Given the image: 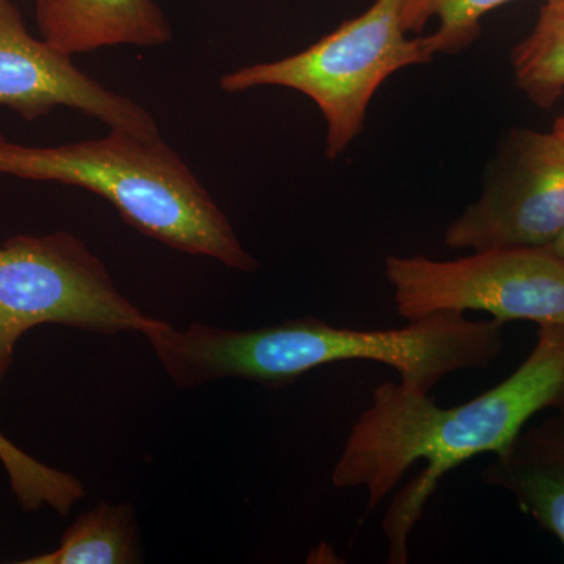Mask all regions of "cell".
I'll return each instance as SVG.
<instances>
[{
	"label": "cell",
	"mask_w": 564,
	"mask_h": 564,
	"mask_svg": "<svg viewBox=\"0 0 564 564\" xmlns=\"http://www.w3.org/2000/svg\"><path fill=\"white\" fill-rule=\"evenodd\" d=\"M554 408L564 415V326L543 325L529 358L507 380L458 406L402 383L375 389L333 469L337 489L362 488L373 511L415 463L425 462L384 516L389 563L408 562V538L445 474L477 455H502L527 422Z\"/></svg>",
	"instance_id": "1"
},
{
	"label": "cell",
	"mask_w": 564,
	"mask_h": 564,
	"mask_svg": "<svg viewBox=\"0 0 564 564\" xmlns=\"http://www.w3.org/2000/svg\"><path fill=\"white\" fill-rule=\"evenodd\" d=\"M503 325L437 313L397 329L366 332L295 318L242 332L206 323L180 329L154 318L143 336L177 388L221 378L284 388L328 364L373 361L392 367L406 388L430 393L447 375L496 361L503 350Z\"/></svg>",
	"instance_id": "2"
},
{
	"label": "cell",
	"mask_w": 564,
	"mask_h": 564,
	"mask_svg": "<svg viewBox=\"0 0 564 564\" xmlns=\"http://www.w3.org/2000/svg\"><path fill=\"white\" fill-rule=\"evenodd\" d=\"M0 176L57 182L107 199L133 229L239 272L258 262L191 166L159 139L110 129L101 139L28 147L0 132Z\"/></svg>",
	"instance_id": "3"
},
{
	"label": "cell",
	"mask_w": 564,
	"mask_h": 564,
	"mask_svg": "<svg viewBox=\"0 0 564 564\" xmlns=\"http://www.w3.org/2000/svg\"><path fill=\"white\" fill-rule=\"evenodd\" d=\"M402 0H375L366 13L344 22L313 46L281 61L225 74L226 93L282 87L303 93L326 122V158L339 159L362 132L370 101L397 70L433 61L422 39H408Z\"/></svg>",
	"instance_id": "4"
},
{
	"label": "cell",
	"mask_w": 564,
	"mask_h": 564,
	"mask_svg": "<svg viewBox=\"0 0 564 564\" xmlns=\"http://www.w3.org/2000/svg\"><path fill=\"white\" fill-rule=\"evenodd\" d=\"M154 321L129 302L101 259L73 234L14 236L0 247V384L14 348L40 325L144 334Z\"/></svg>",
	"instance_id": "5"
},
{
	"label": "cell",
	"mask_w": 564,
	"mask_h": 564,
	"mask_svg": "<svg viewBox=\"0 0 564 564\" xmlns=\"http://www.w3.org/2000/svg\"><path fill=\"white\" fill-rule=\"evenodd\" d=\"M386 276L408 322L480 311L503 323L564 326V261L547 248H494L456 261L389 256Z\"/></svg>",
	"instance_id": "6"
},
{
	"label": "cell",
	"mask_w": 564,
	"mask_h": 564,
	"mask_svg": "<svg viewBox=\"0 0 564 564\" xmlns=\"http://www.w3.org/2000/svg\"><path fill=\"white\" fill-rule=\"evenodd\" d=\"M564 231V140L518 129L486 181L484 195L445 231L452 250L549 248Z\"/></svg>",
	"instance_id": "7"
},
{
	"label": "cell",
	"mask_w": 564,
	"mask_h": 564,
	"mask_svg": "<svg viewBox=\"0 0 564 564\" xmlns=\"http://www.w3.org/2000/svg\"><path fill=\"white\" fill-rule=\"evenodd\" d=\"M70 57L32 36L13 0H0V107L17 111L25 121L68 107L109 129L144 139L161 137L150 111L104 87L77 68Z\"/></svg>",
	"instance_id": "8"
},
{
	"label": "cell",
	"mask_w": 564,
	"mask_h": 564,
	"mask_svg": "<svg viewBox=\"0 0 564 564\" xmlns=\"http://www.w3.org/2000/svg\"><path fill=\"white\" fill-rule=\"evenodd\" d=\"M41 39L66 54L162 46L172 24L154 0H35Z\"/></svg>",
	"instance_id": "9"
},
{
	"label": "cell",
	"mask_w": 564,
	"mask_h": 564,
	"mask_svg": "<svg viewBox=\"0 0 564 564\" xmlns=\"http://www.w3.org/2000/svg\"><path fill=\"white\" fill-rule=\"evenodd\" d=\"M481 477L486 485L510 492L564 547V415L522 430Z\"/></svg>",
	"instance_id": "10"
},
{
	"label": "cell",
	"mask_w": 564,
	"mask_h": 564,
	"mask_svg": "<svg viewBox=\"0 0 564 564\" xmlns=\"http://www.w3.org/2000/svg\"><path fill=\"white\" fill-rule=\"evenodd\" d=\"M140 562L139 525L129 505L101 502L85 511L61 544L22 564H129Z\"/></svg>",
	"instance_id": "11"
},
{
	"label": "cell",
	"mask_w": 564,
	"mask_h": 564,
	"mask_svg": "<svg viewBox=\"0 0 564 564\" xmlns=\"http://www.w3.org/2000/svg\"><path fill=\"white\" fill-rule=\"evenodd\" d=\"M514 80L527 98L551 109L564 93V0H545L536 24L511 52Z\"/></svg>",
	"instance_id": "12"
},
{
	"label": "cell",
	"mask_w": 564,
	"mask_h": 564,
	"mask_svg": "<svg viewBox=\"0 0 564 564\" xmlns=\"http://www.w3.org/2000/svg\"><path fill=\"white\" fill-rule=\"evenodd\" d=\"M513 0H402L400 22L404 33H419L426 22L440 29L423 36L430 54H458L480 36L481 20L489 11Z\"/></svg>",
	"instance_id": "13"
},
{
	"label": "cell",
	"mask_w": 564,
	"mask_h": 564,
	"mask_svg": "<svg viewBox=\"0 0 564 564\" xmlns=\"http://www.w3.org/2000/svg\"><path fill=\"white\" fill-rule=\"evenodd\" d=\"M0 463L9 475L11 491L22 510L36 511L47 507L58 514L84 499L85 488L74 475L54 469L25 454L0 433Z\"/></svg>",
	"instance_id": "14"
},
{
	"label": "cell",
	"mask_w": 564,
	"mask_h": 564,
	"mask_svg": "<svg viewBox=\"0 0 564 564\" xmlns=\"http://www.w3.org/2000/svg\"><path fill=\"white\" fill-rule=\"evenodd\" d=\"M547 250L554 252L555 256H558V258L564 261V231L562 232V236H560L558 239L547 248Z\"/></svg>",
	"instance_id": "15"
},
{
	"label": "cell",
	"mask_w": 564,
	"mask_h": 564,
	"mask_svg": "<svg viewBox=\"0 0 564 564\" xmlns=\"http://www.w3.org/2000/svg\"><path fill=\"white\" fill-rule=\"evenodd\" d=\"M556 133V135L562 137L564 140V115L555 121L554 129H552Z\"/></svg>",
	"instance_id": "16"
}]
</instances>
